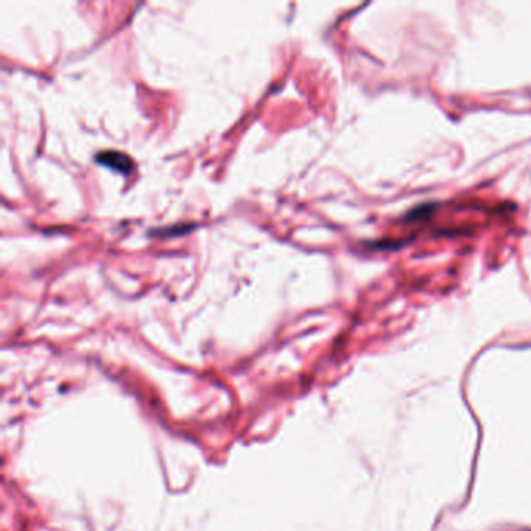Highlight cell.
Instances as JSON below:
<instances>
[{
	"label": "cell",
	"instance_id": "6da1fadb",
	"mask_svg": "<svg viewBox=\"0 0 531 531\" xmlns=\"http://www.w3.org/2000/svg\"><path fill=\"white\" fill-rule=\"evenodd\" d=\"M95 161L98 164L102 165H106V167H110L112 170H117L120 173H125V175H128V173L132 170V161L131 157L125 153H120V152H115V150H107V152H102L98 153Z\"/></svg>",
	"mask_w": 531,
	"mask_h": 531
}]
</instances>
